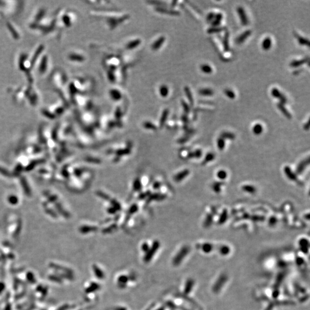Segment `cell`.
Here are the masks:
<instances>
[{"label": "cell", "mask_w": 310, "mask_h": 310, "mask_svg": "<svg viewBox=\"0 0 310 310\" xmlns=\"http://www.w3.org/2000/svg\"><path fill=\"white\" fill-rule=\"evenodd\" d=\"M159 247V243H158L157 242L154 243L152 247L151 248H149L148 251L147 252V254L144 257V261H145L146 263L149 261L155 255Z\"/></svg>", "instance_id": "1"}, {"label": "cell", "mask_w": 310, "mask_h": 310, "mask_svg": "<svg viewBox=\"0 0 310 310\" xmlns=\"http://www.w3.org/2000/svg\"><path fill=\"white\" fill-rule=\"evenodd\" d=\"M271 95L275 98H277L280 100V101L282 104L284 105L287 102V99L285 97V96L281 93V92L278 90L277 88H273L271 90Z\"/></svg>", "instance_id": "2"}, {"label": "cell", "mask_w": 310, "mask_h": 310, "mask_svg": "<svg viewBox=\"0 0 310 310\" xmlns=\"http://www.w3.org/2000/svg\"><path fill=\"white\" fill-rule=\"evenodd\" d=\"M237 13L238 14V16L240 17L241 24L243 26L247 25L249 23V20H248L247 15L245 13L243 8V7H238L237 8Z\"/></svg>", "instance_id": "3"}, {"label": "cell", "mask_w": 310, "mask_h": 310, "mask_svg": "<svg viewBox=\"0 0 310 310\" xmlns=\"http://www.w3.org/2000/svg\"><path fill=\"white\" fill-rule=\"evenodd\" d=\"M251 34H252V31L250 30L245 31L236 39V43L239 44H242L246 39H247L248 38V37L251 35Z\"/></svg>", "instance_id": "4"}, {"label": "cell", "mask_w": 310, "mask_h": 310, "mask_svg": "<svg viewBox=\"0 0 310 310\" xmlns=\"http://www.w3.org/2000/svg\"><path fill=\"white\" fill-rule=\"evenodd\" d=\"M186 253H187V249L186 248H184L183 249L181 250L177 255L175 257L174 260H173V263L174 265H178L179 263H180L181 260H183V258H184V256L186 255Z\"/></svg>", "instance_id": "5"}, {"label": "cell", "mask_w": 310, "mask_h": 310, "mask_svg": "<svg viewBox=\"0 0 310 310\" xmlns=\"http://www.w3.org/2000/svg\"><path fill=\"white\" fill-rule=\"evenodd\" d=\"M307 61L308 62L309 61V57L305 58H303V59H302L301 60H299V61L295 60V61H292L290 63V66L291 67H299L302 66L304 64L306 63Z\"/></svg>", "instance_id": "6"}, {"label": "cell", "mask_w": 310, "mask_h": 310, "mask_svg": "<svg viewBox=\"0 0 310 310\" xmlns=\"http://www.w3.org/2000/svg\"><path fill=\"white\" fill-rule=\"evenodd\" d=\"M294 35L295 36V37L297 39L298 41V43L300 45H302V46H307L308 47H310V41L306 39V38H304L302 36H300L299 34L297 33L296 32H294Z\"/></svg>", "instance_id": "7"}, {"label": "cell", "mask_w": 310, "mask_h": 310, "mask_svg": "<svg viewBox=\"0 0 310 310\" xmlns=\"http://www.w3.org/2000/svg\"><path fill=\"white\" fill-rule=\"evenodd\" d=\"M223 15L221 13L216 14L214 20L211 22V24L213 27H218L222 20Z\"/></svg>", "instance_id": "8"}, {"label": "cell", "mask_w": 310, "mask_h": 310, "mask_svg": "<svg viewBox=\"0 0 310 310\" xmlns=\"http://www.w3.org/2000/svg\"><path fill=\"white\" fill-rule=\"evenodd\" d=\"M229 33L228 31L226 32L225 36L223 37L222 40L223 45V48L224 51L225 52H228L229 51L230 47L229 43Z\"/></svg>", "instance_id": "9"}, {"label": "cell", "mask_w": 310, "mask_h": 310, "mask_svg": "<svg viewBox=\"0 0 310 310\" xmlns=\"http://www.w3.org/2000/svg\"><path fill=\"white\" fill-rule=\"evenodd\" d=\"M261 47L265 51H268L269 50L270 48L272 47V40L269 37H267L266 38H265L264 40H263V42H262V44H261Z\"/></svg>", "instance_id": "10"}, {"label": "cell", "mask_w": 310, "mask_h": 310, "mask_svg": "<svg viewBox=\"0 0 310 310\" xmlns=\"http://www.w3.org/2000/svg\"><path fill=\"white\" fill-rule=\"evenodd\" d=\"M277 108L280 110V112L283 114L287 118H291L292 116L290 114V112L287 110V109L286 108H285L284 105L282 104L281 103H279L277 104Z\"/></svg>", "instance_id": "11"}, {"label": "cell", "mask_w": 310, "mask_h": 310, "mask_svg": "<svg viewBox=\"0 0 310 310\" xmlns=\"http://www.w3.org/2000/svg\"><path fill=\"white\" fill-rule=\"evenodd\" d=\"M226 29V27H213L209 28L207 30V32L209 34H216L223 31Z\"/></svg>", "instance_id": "12"}, {"label": "cell", "mask_w": 310, "mask_h": 310, "mask_svg": "<svg viewBox=\"0 0 310 310\" xmlns=\"http://www.w3.org/2000/svg\"><path fill=\"white\" fill-rule=\"evenodd\" d=\"M93 269H94V272L95 275L96 277L98 279H102L103 277H104V273L102 272L100 268H98L97 266L94 265L93 267Z\"/></svg>", "instance_id": "13"}, {"label": "cell", "mask_w": 310, "mask_h": 310, "mask_svg": "<svg viewBox=\"0 0 310 310\" xmlns=\"http://www.w3.org/2000/svg\"><path fill=\"white\" fill-rule=\"evenodd\" d=\"M201 69L203 73L205 74H211L213 73V68L207 64H203L201 66Z\"/></svg>", "instance_id": "14"}, {"label": "cell", "mask_w": 310, "mask_h": 310, "mask_svg": "<svg viewBox=\"0 0 310 310\" xmlns=\"http://www.w3.org/2000/svg\"><path fill=\"white\" fill-rule=\"evenodd\" d=\"M199 93L203 96H211L214 94L213 91L210 88H202L199 90Z\"/></svg>", "instance_id": "15"}, {"label": "cell", "mask_w": 310, "mask_h": 310, "mask_svg": "<svg viewBox=\"0 0 310 310\" xmlns=\"http://www.w3.org/2000/svg\"><path fill=\"white\" fill-rule=\"evenodd\" d=\"M263 128L262 125L259 124H257L253 128V132L255 135H260L263 132Z\"/></svg>", "instance_id": "16"}, {"label": "cell", "mask_w": 310, "mask_h": 310, "mask_svg": "<svg viewBox=\"0 0 310 310\" xmlns=\"http://www.w3.org/2000/svg\"><path fill=\"white\" fill-rule=\"evenodd\" d=\"M224 93L231 100H233L236 98V94L234 91L230 89H226L224 91Z\"/></svg>", "instance_id": "17"}, {"label": "cell", "mask_w": 310, "mask_h": 310, "mask_svg": "<svg viewBox=\"0 0 310 310\" xmlns=\"http://www.w3.org/2000/svg\"><path fill=\"white\" fill-rule=\"evenodd\" d=\"M118 283L120 284L121 285H124V284H125L128 282V277L123 275V276L120 277L118 278Z\"/></svg>", "instance_id": "18"}, {"label": "cell", "mask_w": 310, "mask_h": 310, "mask_svg": "<svg viewBox=\"0 0 310 310\" xmlns=\"http://www.w3.org/2000/svg\"><path fill=\"white\" fill-rule=\"evenodd\" d=\"M215 15H216V14L214 13V12H210L207 14V17H206V20H207V21L208 22H211L213 20H214Z\"/></svg>", "instance_id": "19"}, {"label": "cell", "mask_w": 310, "mask_h": 310, "mask_svg": "<svg viewBox=\"0 0 310 310\" xmlns=\"http://www.w3.org/2000/svg\"><path fill=\"white\" fill-rule=\"evenodd\" d=\"M99 288H100V285L98 284L94 283L91 284V285L89 287L88 290H89V292H93V291H95L96 290H98Z\"/></svg>", "instance_id": "20"}, {"label": "cell", "mask_w": 310, "mask_h": 310, "mask_svg": "<svg viewBox=\"0 0 310 310\" xmlns=\"http://www.w3.org/2000/svg\"><path fill=\"white\" fill-rule=\"evenodd\" d=\"M186 92L187 95H188V98H189V100L190 103H191V105H192L193 104V98L192 97V95H191V92L189 91V88H186Z\"/></svg>", "instance_id": "21"}, {"label": "cell", "mask_w": 310, "mask_h": 310, "mask_svg": "<svg viewBox=\"0 0 310 310\" xmlns=\"http://www.w3.org/2000/svg\"><path fill=\"white\" fill-rule=\"evenodd\" d=\"M218 177L219 178V179H224L226 177V173L225 171H219V172H218V174H217Z\"/></svg>", "instance_id": "22"}, {"label": "cell", "mask_w": 310, "mask_h": 310, "mask_svg": "<svg viewBox=\"0 0 310 310\" xmlns=\"http://www.w3.org/2000/svg\"><path fill=\"white\" fill-rule=\"evenodd\" d=\"M142 250L145 252H147L148 251V250L149 249V247L148 246V245L147 244H144L142 247Z\"/></svg>", "instance_id": "23"}, {"label": "cell", "mask_w": 310, "mask_h": 310, "mask_svg": "<svg viewBox=\"0 0 310 310\" xmlns=\"http://www.w3.org/2000/svg\"><path fill=\"white\" fill-rule=\"evenodd\" d=\"M303 71V69H300V70H297L295 71H294L293 73V74L294 75H297L299 74H300V73H302V71Z\"/></svg>", "instance_id": "24"}, {"label": "cell", "mask_w": 310, "mask_h": 310, "mask_svg": "<svg viewBox=\"0 0 310 310\" xmlns=\"http://www.w3.org/2000/svg\"><path fill=\"white\" fill-rule=\"evenodd\" d=\"M309 128V122H308L307 124H306L304 125V129H308Z\"/></svg>", "instance_id": "25"}, {"label": "cell", "mask_w": 310, "mask_h": 310, "mask_svg": "<svg viewBox=\"0 0 310 310\" xmlns=\"http://www.w3.org/2000/svg\"><path fill=\"white\" fill-rule=\"evenodd\" d=\"M115 310H127V309L124 307H118Z\"/></svg>", "instance_id": "26"}]
</instances>
